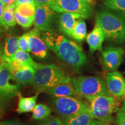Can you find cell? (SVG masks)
Wrapping results in <instances>:
<instances>
[{
	"label": "cell",
	"mask_w": 125,
	"mask_h": 125,
	"mask_svg": "<svg viewBox=\"0 0 125 125\" xmlns=\"http://www.w3.org/2000/svg\"><path fill=\"white\" fill-rule=\"evenodd\" d=\"M48 48L57 57L79 72L86 64L87 58L81 46L67 39L62 34L54 31H45L42 36Z\"/></svg>",
	"instance_id": "obj_1"
},
{
	"label": "cell",
	"mask_w": 125,
	"mask_h": 125,
	"mask_svg": "<svg viewBox=\"0 0 125 125\" xmlns=\"http://www.w3.org/2000/svg\"><path fill=\"white\" fill-rule=\"evenodd\" d=\"M71 78L61 67L54 64H40L34 69L31 84L37 92L46 90L61 83H70Z\"/></svg>",
	"instance_id": "obj_2"
},
{
	"label": "cell",
	"mask_w": 125,
	"mask_h": 125,
	"mask_svg": "<svg viewBox=\"0 0 125 125\" xmlns=\"http://www.w3.org/2000/svg\"><path fill=\"white\" fill-rule=\"evenodd\" d=\"M96 24L104 31L107 40L116 44L125 43V19L122 16L108 10L97 13Z\"/></svg>",
	"instance_id": "obj_3"
},
{
	"label": "cell",
	"mask_w": 125,
	"mask_h": 125,
	"mask_svg": "<svg viewBox=\"0 0 125 125\" xmlns=\"http://www.w3.org/2000/svg\"><path fill=\"white\" fill-rule=\"evenodd\" d=\"M116 98L110 95H100L87 98L94 119L111 124L114 122L112 114L120 109L119 101Z\"/></svg>",
	"instance_id": "obj_4"
},
{
	"label": "cell",
	"mask_w": 125,
	"mask_h": 125,
	"mask_svg": "<svg viewBox=\"0 0 125 125\" xmlns=\"http://www.w3.org/2000/svg\"><path fill=\"white\" fill-rule=\"evenodd\" d=\"M70 83L74 87L76 94L86 99L100 95H110L105 82L97 76L72 77Z\"/></svg>",
	"instance_id": "obj_5"
},
{
	"label": "cell",
	"mask_w": 125,
	"mask_h": 125,
	"mask_svg": "<svg viewBox=\"0 0 125 125\" xmlns=\"http://www.w3.org/2000/svg\"><path fill=\"white\" fill-rule=\"evenodd\" d=\"M53 105L56 113L62 119L69 118L90 108L88 103L73 96L56 98Z\"/></svg>",
	"instance_id": "obj_6"
},
{
	"label": "cell",
	"mask_w": 125,
	"mask_h": 125,
	"mask_svg": "<svg viewBox=\"0 0 125 125\" xmlns=\"http://www.w3.org/2000/svg\"><path fill=\"white\" fill-rule=\"evenodd\" d=\"M49 6L57 13H72L80 15L82 18H89L91 15V5L86 0H54Z\"/></svg>",
	"instance_id": "obj_7"
},
{
	"label": "cell",
	"mask_w": 125,
	"mask_h": 125,
	"mask_svg": "<svg viewBox=\"0 0 125 125\" xmlns=\"http://www.w3.org/2000/svg\"><path fill=\"white\" fill-rule=\"evenodd\" d=\"M20 85L4 62L0 61V98L10 99L18 95Z\"/></svg>",
	"instance_id": "obj_8"
},
{
	"label": "cell",
	"mask_w": 125,
	"mask_h": 125,
	"mask_svg": "<svg viewBox=\"0 0 125 125\" xmlns=\"http://www.w3.org/2000/svg\"><path fill=\"white\" fill-rule=\"evenodd\" d=\"M54 11L49 5L35 6L34 24L42 31H54Z\"/></svg>",
	"instance_id": "obj_9"
},
{
	"label": "cell",
	"mask_w": 125,
	"mask_h": 125,
	"mask_svg": "<svg viewBox=\"0 0 125 125\" xmlns=\"http://www.w3.org/2000/svg\"><path fill=\"white\" fill-rule=\"evenodd\" d=\"M1 61L4 62L14 79L20 85L31 83L34 73V69L32 67L16 61L12 60L8 62Z\"/></svg>",
	"instance_id": "obj_10"
},
{
	"label": "cell",
	"mask_w": 125,
	"mask_h": 125,
	"mask_svg": "<svg viewBox=\"0 0 125 125\" xmlns=\"http://www.w3.org/2000/svg\"><path fill=\"white\" fill-rule=\"evenodd\" d=\"M101 53L102 63L107 71H116L123 61L125 51L122 48L108 46Z\"/></svg>",
	"instance_id": "obj_11"
},
{
	"label": "cell",
	"mask_w": 125,
	"mask_h": 125,
	"mask_svg": "<svg viewBox=\"0 0 125 125\" xmlns=\"http://www.w3.org/2000/svg\"><path fill=\"white\" fill-rule=\"evenodd\" d=\"M28 35L31 52L37 58H46L48 54V48L41 36L40 29L35 27L28 32Z\"/></svg>",
	"instance_id": "obj_12"
},
{
	"label": "cell",
	"mask_w": 125,
	"mask_h": 125,
	"mask_svg": "<svg viewBox=\"0 0 125 125\" xmlns=\"http://www.w3.org/2000/svg\"><path fill=\"white\" fill-rule=\"evenodd\" d=\"M105 82L110 94L117 98L124 96L125 78L119 72L114 71L107 73L105 75Z\"/></svg>",
	"instance_id": "obj_13"
},
{
	"label": "cell",
	"mask_w": 125,
	"mask_h": 125,
	"mask_svg": "<svg viewBox=\"0 0 125 125\" xmlns=\"http://www.w3.org/2000/svg\"><path fill=\"white\" fill-rule=\"evenodd\" d=\"M105 39L104 31L98 24H96L93 30L86 36V41L89 46L90 52L92 53L96 51L102 52V45Z\"/></svg>",
	"instance_id": "obj_14"
},
{
	"label": "cell",
	"mask_w": 125,
	"mask_h": 125,
	"mask_svg": "<svg viewBox=\"0 0 125 125\" xmlns=\"http://www.w3.org/2000/svg\"><path fill=\"white\" fill-rule=\"evenodd\" d=\"M79 18H82L78 14L62 13L59 16V27L60 31L68 37H71L72 30L76 21Z\"/></svg>",
	"instance_id": "obj_15"
},
{
	"label": "cell",
	"mask_w": 125,
	"mask_h": 125,
	"mask_svg": "<svg viewBox=\"0 0 125 125\" xmlns=\"http://www.w3.org/2000/svg\"><path fill=\"white\" fill-rule=\"evenodd\" d=\"M18 38L13 34H8L6 36L1 60L7 62L19 49Z\"/></svg>",
	"instance_id": "obj_16"
},
{
	"label": "cell",
	"mask_w": 125,
	"mask_h": 125,
	"mask_svg": "<svg viewBox=\"0 0 125 125\" xmlns=\"http://www.w3.org/2000/svg\"><path fill=\"white\" fill-rule=\"evenodd\" d=\"M62 120L64 125H90L95 119L89 108Z\"/></svg>",
	"instance_id": "obj_17"
},
{
	"label": "cell",
	"mask_w": 125,
	"mask_h": 125,
	"mask_svg": "<svg viewBox=\"0 0 125 125\" xmlns=\"http://www.w3.org/2000/svg\"><path fill=\"white\" fill-rule=\"evenodd\" d=\"M39 92H37L36 94L31 97H23L20 93L18 94L19 97V103L16 112L18 114H23L30 112L33 109L36 105L37 98H38Z\"/></svg>",
	"instance_id": "obj_18"
},
{
	"label": "cell",
	"mask_w": 125,
	"mask_h": 125,
	"mask_svg": "<svg viewBox=\"0 0 125 125\" xmlns=\"http://www.w3.org/2000/svg\"><path fill=\"white\" fill-rule=\"evenodd\" d=\"M45 92L54 98L73 96L76 94L71 83H61L46 90Z\"/></svg>",
	"instance_id": "obj_19"
},
{
	"label": "cell",
	"mask_w": 125,
	"mask_h": 125,
	"mask_svg": "<svg viewBox=\"0 0 125 125\" xmlns=\"http://www.w3.org/2000/svg\"><path fill=\"white\" fill-rule=\"evenodd\" d=\"M87 36L86 22L83 18H79L76 21L72 30L71 38L77 41H82Z\"/></svg>",
	"instance_id": "obj_20"
},
{
	"label": "cell",
	"mask_w": 125,
	"mask_h": 125,
	"mask_svg": "<svg viewBox=\"0 0 125 125\" xmlns=\"http://www.w3.org/2000/svg\"><path fill=\"white\" fill-rule=\"evenodd\" d=\"M16 61L26 65H29L35 69L40 64L35 62L32 60L31 57L30 55L29 52L23 51L22 50L18 49V51L14 54V55L8 61L5 62H9V61Z\"/></svg>",
	"instance_id": "obj_21"
},
{
	"label": "cell",
	"mask_w": 125,
	"mask_h": 125,
	"mask_svg": "<svg viewBox=\"0 0 125 125\" xmlns=\"http://www.w3.org/2000/svg\"><path fill=\"white\" fill-rule=\"evenodd\" d=\"M32 112V119L41 121L50 116L52 110L46 104H37L34 107Z\"/></svg>",
	"instance_id": "obj_22"
},
{
	"label": "cell",
	"mask_w": 125,
	"mask_h": 125,
	"mask_svg": "<svg viewBox=\"0 0 125 125\" xmlns=\"http://www.w3.org/2000/svg\"><path fill=\"white\" fill-rule=\"evenodd\" d=\"M15 12L20 15L29 18H34L35 12V6L34 4L27 3L19 5L16 7Z\"/></svg>",
	"instance_id": "obj_23"
},
{
	"label": "cell",
	"mask_w": 125,
	"mask_h": 125,
	"mask_svg": "<svg viewBox=\"0 0 125 125\" xmlns=\"http://www.w3.org/2000/svg\"><path fill=\"white\" fill-rule=\"evenodd\" d=\"M104 4L106 7L112 10L125 12V0H105Z\"/></svg>",
	"instance_id": "obj_24"
},
{
	"label": "cell",
	"mask_w": 125,
	"mask_h": 125,
	"mask_svg": "<svg viewBox=\"0 0 125 125\" xmlns=\"http://www.w3.org/2000/svg\"><path fill=\"white\" fill-rule=\"evenodd\" d=\"M14 16H15L16 23L25 29L30 27L32 23H34V18H29V17L24 16L16 12H15Z\"/></svg>",
	"instance_id": "obj_25"
},
{
	"label": "cell",
	"mask_w": 125,
	"mask_h": 125,
	"mask_svg": "<svg viewBox=\"0 0 125 125\" xmlns=\"http://www.w3.org/2000/svg\"><path fill=\"white\" fill-rule=\"evenodd\" d=\"M36 125H64L62 120L56 116H49L41 122L37 123Z\"/></svg>",
	"instance_id": "obj_26"
},
{
	"label": "cell",
	"mask_w": 125,
	"mask_h": 125,
	"mask_svg": "<svg viewBox=\"0 0 125 125\" xmlns=\"http://www.w3.org/2000/svg\"><path fill=\"white\" fill-rule=\"evenodd\" d=\"M28 37H29L28 32L23 34V35L20 36V37H19L18 43L19 49L27 52H30V50Z\"/></svg>",
	"instance_id": "obj_27"
},
{
	"label": "cell",
	"mask_w": 125,
	"mask_h": 125,
	"mask_svg": "<svg viewBox=\"0 0 125 125\" xmlns=\"http://www.w3.org/2000/svg\"><path fill=\"white\" fill-rule=\"evenodd\" d=\"M3 20L9 27H13L16 24L14 14L11 13L5 9L3 12Z\"/></svg>",
	"instance_id": "obj_28"
},
{
	"label": "cell",
	"mask_w": 125,
	"mask_h": 125,
	"mask_svg": "<svg viewBox=\"0 0 125 125\" xmlns=\"http://www.w3.org/2000/svg\"><path fill=\"white\" fill-rule=\"evenodd\" d=\"M114 122L116 125H125V111L119 109L117 112Z\"/></svg>",
	"instance_id": "obj_29"
},
{
	"label": "cell",
	"mask_w": 125,
	"mask_h": 125,
	"mask_svg": "<svg viewBox=\"0 0 125 125\" xmlns=\"http://www.w3.org/2000/svg\"><path fill=\"white\" fill-rule=\"evenodd\" d=\"M5 5L2 2L1 0H0V28L3 30H8L9 29V27L5 24L3 20V12H4Z\"/></svg>",
	"instance_id": "obj_30"
},
{
	"label": "cell",
	"mask_w": 125,
	"mask_h": 125,
	"mask_svg": "<svg viewBox=\"0 0 125 125\" xmlns=\"http://www.w3.org/2000/svg\"><path fill=\"white\" fill-rule=\"evenodd\" d=\"M0 125H28L26 123L15 120H8L0 122Z\"/></svg>",
	"instance_id": "obj_31"
},
{
	"label": "cell",
	"mask_w": 125,
	"mask_h": 125,
	"mask_svg": "<svg viewBox=\"0 0 125 125\" xmlns=\"http://www.w3.org/2000/svg\"><path fill=\"white\" fill-rule=\"evenodd\" d=\"M35 6L43 5H49L52 4L54 0H33Z\"/></svg>",
	"instance_id": "obj_32"
},
{
	"label": "cell",
	"mask_w": 125,
	"mask_h": 125,
	"mask_svg": "<svg viewBox=\"0 0 125 125\" xmlns=\"http://www.w3.org/2000/svg\"><path fill=\"white\" fill-rule=\"evenodd\" d=\"M27 3H31V4H34L33 0H16L15 2L16 7L19 5L23 4H27Z\"/></svg>",
	"instance_id": "obj_33"
},
{
	"label": "cell",
	"mask_w": 125,
	"mask_h": 125,
	"mask_svg": "<svg viewBox=\"0 0 125 125\" xmlns=\"http://www.w3.org/2000/svg\"><path fill=\"white\" fill-rule=\"evenodd\" d=\"M111 125V124L105 122H103L97 121V120L95 119L94 121L91 123V125Z\"/></svg>",
	"instance_id": "obj_34"
},
{
	"label": "cell",
	"mask_w": 125,
	"mask_h": 125,
	"mask_svg": "<svg viewBox=\"0 0 125 125\" xmlns=\"http://www.w3.org/2000/svg\"><path fill=\"white\" fill-rule=\"evenodd\" d=\"M2 44L1 43V41H0V61H1V56H2Z\"/></svg>",
	"instance_id": "obj_35"
},
{
	"label": "cell",
	"mask_w": 125,
	"mask_h": 125,
	"mask_svg": "<svg viewBox=\"0 0 125 125\" xmlns=\"http://www.w3.org/2000/svg\"><path fill=\"white\" fill-rule=\"evenodd\" d=\"M3 107H4V103H3L2 100L0 98V112L2 111Z\"/></svg>",
	"instance_id": "obj_36"
},
{
	"label": "cell",
	"mask_w": 125,
	"mask_h": 125,
	"mask_svg": "<svg viewBox=\"0 0 125 125\" xmlns=\"http://www.w3.org/2000/svg\"><path fill=\"white\" fill-rule=\"evenodd\" d=\"M1 1H2V2L4 3L5 5H7L9 4V3L10 2V1H11V0H1Z\"/></svg>",
	"instance_id": "obj_37"
},
{
	"label": "cell",
	"mask_w": 125,
	"mask_h": 125,
	"mask_svg": "<svg viewBox=\"0 0 125 125\" xmlns=\"http://www.w3.org/2000/svg\"><path fill=\"white\" fill-rule=\"evenodd\" d=\"M121 110H122V111H125V100L124 101V102H123V104H122V106L121 108Z\"/></svg>",
	"instance_id": "obj_38"
},
{
	"label": "cell",
	"mask_w": 125,
	"mask_h": 125,
	"mask_svg": "<svg viewBox=\"0 0 125 125\" xmlns=\"http://www.w3.org/2000/svg\"><path fill=\"white\" fill-rule=\"evenodd\" d=\"M4 30L0 28V37H2V36L4 35Z\"/></svg>",
	"instance_id": "obj_39"
},
{
	"label": "cell",
	"mask_w": 125,
	"mask_h": 125,
	"mask_svg": "<svg viewBox=\"0 0 125 125\" xmlns=\"http://www.w3.org/2000/svg\"><path fill=\"white\" fill-rule=\"evenodd\" d=\"M86 1L90 5L93 4V2H94V0H86Z\"/></svg>",
	"instance_id": "obj_40"
},
{
	"label": "cell",
	"mask_w": 125,
	"mask_h": 125,
	"mask_svg": "<svg viewBox=\"0 0 125 125\" xmlns=\"http://www.w3.org/2000/svg\"><path fill=\"white\" fill-rule=\"evenodd\" d=\"M122 16L123 18H125V12H122Z\"/></svg>",
	"instance_id": "obj_41"
},
{
	"label": "cell",
	"mask_w": 125,
	"mask_h": 125,
	"mask_svg": "<svg viewBox=\"0 0 125 125\" xmlns=\"http://www.w3.org/2000/svg\"><path fill=\"white\" fill-rule=\"evenodd\" d=\"M123 97H125V94H124V96H123Z\"/></svg>",
	"instance_id": "obj_42"
}]
</instances>
